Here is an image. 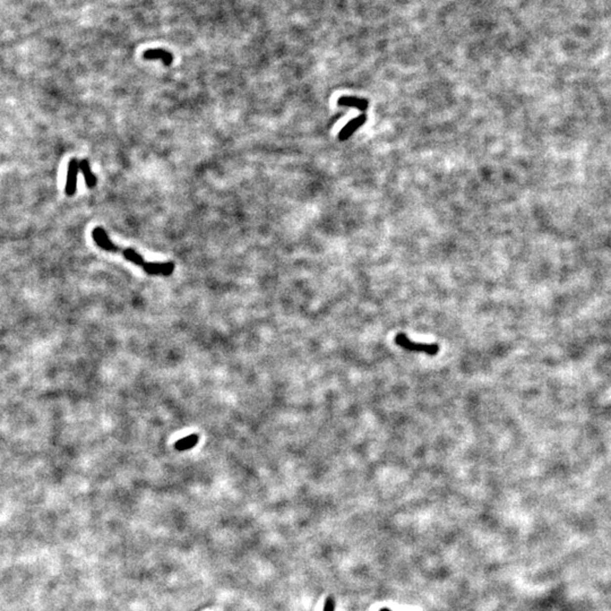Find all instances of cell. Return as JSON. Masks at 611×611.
Instances as JSON below:
<instances>
[{"instance_id": "obj_2", "label": "cell", "mask_w": 611, "mask_h": 611, "mask_svg": "<svg viewBox=\"0 0 611 611\" xmlns=\"http://www.w3.org/2000/svg\"><path fill=\"white\" fill-rule=\"evenodd\" d=\"M395 343L398 347L404 349V350L411 352H420V353H426L428 355H435L439 351L438 344H428V343H417L411 341L405 334H397L395 338Z\"/></svg>"}, {"instance_id": "obj_8", "label": "cell", "mask_w": 611, "mask_h": 611, "mask_svg": "<svg viewBox=\"0 0 611 611\" xmlns=\"http://www.w3.org/2000/svg\"><path fill=\"white\" fill-rule=\"evenodd\" d=\"M199 438L197 435H189L182 439H179L175 444V448L177 450H187L193 448L194 446L197 445Z\"/></svg>"}, {"instance_id": "obj_3", "label": "cell", "mask_w": 611, "mask_h": 611, "mask_svg": "<svg viewBox=\"0 0 611 611\" xmlns=\"http://www.w3.org/2000/svg\"><path fill=\"white\" fill-rule=\"evenodd\" d=\"M78 170H81L80 162H78L77 159L75 158L70 159V161L68 163L67 181H66V187H65V193L68 196V197H72V196H74L76 193Z\"/></svg>"}, {"instance_id": "obj_5", "label": "cell", "mask_w": 611, "mask_h": 611, "mask_svg": "<svg viewBox=\"0 0 611 611\" xmlns=\"http://www.w3.org/2000/svg\"><path fill=\"white\" fill-rule=\"evenodd\" d=\"M366 119H367V117H366L365 113H362V115H360L359 117H356L355 119H352L350 123H349L346 127H343L342 131H340L339 138L341 140L348 139L349 137H350L352 134H353V132L356 131V129L361 127L362 125L366 123Z\"/></svg>"}, {"instance_id": "obj_9", "label": "cell", "mask_w": 611, "mask_h": 611, "mask_svg": "<svg viewBox=\"0 0 611 611\" xmlns=\"http://www.w3.org/2000/svg\"><path fill=\"white\" fill-rule=\"evenodd\" d=\"M323 611H335V600L332 597L325 599Z\"/></svg>"}, {"instance_id": "obj_1", "label": "cell", "mask_w": 611, "mask_h": 611, "mask_svg": "<svg viewBox=\"0 0 611 611\" xmlns=\"http://www.w3.org/2000/svg\"><path fill=\"white\" fill-rule=\"evenodd\" d=\"M92 238L96 246L100 247L101 249L113 254H121L128 262L142 267L145 273H147L148 275L169 276L175 272V263H172V262H167V263H150V262L145 261V258L142 255L137 253L135 249L123 248V247L116 246L110 240V238H109L105 230L102 228V226H96V228L93 229Z\"/></svg>"}, {"instance_id": "obj_6", "label": "cell", "mask_w": 611, "mask_h": 611, "mask_svg": "<svg viewBox=\"0 0 611 611\" xmlns=\"http://www.w3.org/2000/svg\"><path fill=\"white\" fill-rule=\"evenodd\" d=\"M338 104L341 105V107L346 105V107H352V108L359 109V110L362 113H365V111L368 109V101L365 99H359V97H355V96L340 97L338 101Z\"/></svg>"}, {"instance_id": "obj_10", "label": "cell", "mask_w": 611, "mask_h": 611, "mask_svg": "<svg viewBox=\"0 0 611 611\" xmlns=\"http://www.w3.org/2000/svg\"><path fill=\"white\" fill-rule=\"evenodd\" d=\"M378 611H392V610L390 608H382V609H379Z\"/></svg>"}, {"instance_id": "obj_4", "label": "cell", "mask_w": 611, "mask_h": 611, "mask_svg": "<svg viewBox=\"0 0 611 611\" xmlns=\"http://www.w3.org/2000/svg\"><path fill=\"white\" fill-rule=\"evenodd\" d=\"M146 60H161L166 66H170L174 62V54L164 49H148L143 53Z\"/></svg>"}, {"instance_id": "obj_7", "label": "cell", "mask_w": 611, "mask_h": 611, "mask_svg": "<svg viewBox=\"0 0 611 611\" xmlns=\"http://www.w3.org/2000/svg\"><path fill=\"white\" fill-rule=\"evenodd\" d=\"M80 169L84 175L86 186H87L88 188H91V189L95 187L97 179L95 177V175H94L91 170V166H89L88 160L84 159V160H82V161H80Z\"/></svg>"}]
</instances>
